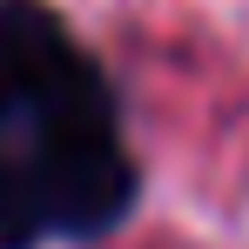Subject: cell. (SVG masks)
<instances>
[{
	"instance_id": "6da1fadb",
	"label": "cell",
	"mask_w": 249,
	"mask_h": 249,
	"mask_svg": "<svg viewBox=\"0 0 249 249\" xmlns=\"http://www.w3.org/2000/svg\"><path fill=\"white\" fill-rule=\"evenodd\" d=\"M0 88L14 108H34L41 128L115 122L108 81L41 0H0Z\"/></svg>"
},
{
	"instance_id": "7a4b0ae2",
	"label": "cell",
	"mask_w": 249,
	"mask_h": 249,
	"mask_svg": "<svg viewBox=\"0 0 249 249\" xmlns=\"http://www.w3.org/2000/svg\"><path fill=\"white\" fill-rule=\"evenodd\" d=\"M27 175H34L47 229H61V236H101L135 202V168L115 142V122L41 128V142L27 155Z\"/></svg>"
},
{
	"instance_id": "3957f363",
	"label": "cell",
	"mask_w": 249,
	"mask_h": 249,
	"mask_svg": "<svg viewBox=\"0 0 249 249\" xmlns=\"http://www.w3.org/2000/svg\"><path fill=\"white\" fill-rule=\"evenodd\" d=\"M41 229H47V215H41L27 162H7L0 155V249H34Z\"/></svg>"
},
{
	"instance_id": "277c9868",
	"label": "cell",
	"mask_w": 249,
	"mask_h": 249,
	"mask_svg": "<svg viewBox=\"0 0 249 249\" xmlns=\"http://www.w3.org/2000/svg\"><path fill=\"white\" fill-rule=\"evenodd\" d=\"M7 108H14V101H7V88H0V122H7Z\"/></svg>"
}]
</instances>
